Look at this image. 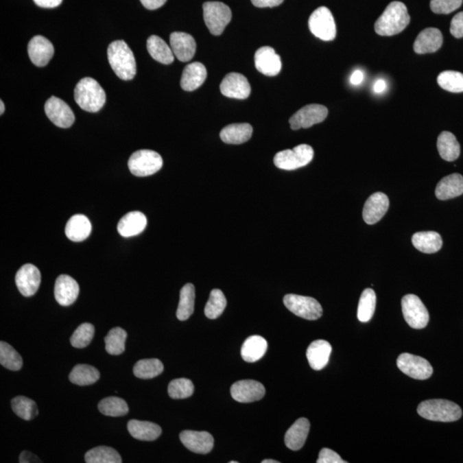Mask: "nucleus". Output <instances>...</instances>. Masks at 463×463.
<instances>
[{
    "label": "nucleus",
    "instance_id": "27",
    "mask_svg": "<svg viewBox=\"0 0 463 463\" xmlns=\"http://www.w3.org/2000/svg\"><path fill=\"white\" fill-rule=\"evenodd\" d=\"M207 78V70L204 64L194 62L185 67L182 73L180 85L185 91H193L202 86Z\"/></svg>",
    "mask_w": 463,
    "mask_h": 463
},
{
    "label": "nucleus",
    "instance_id": "34",
    "mask_svg": "<svg viewBox=\"0 0 463 463\" xmlns=\"http://www.w3.org/2000/svg\"><path fill=\"white\" fill-rule=\"evenodd\" d=\"M147 49L154 60L163 64H170L174 60V54L170 46L161 37L151 36L147 40Z\"/></svg>",
    "mask_w": 463,
    "mask_h": 463
},
{
    "label": "nucleus",
    "instance_id": "38",
    "mask_svg": "<svg viewBox=\"0 0 463 463\" xmlns=\"http://www.w3.org/2000/svg\"><path fill=\"white\" fill-rule=\"evenodd\" d=\"M87 463H121L122 458L116 449L108 446H98L85 454Z\"/></svg>",
    "mask_w": 463,
    "mask_h": 463
},
{
    "label": "nucleus",
    "instance_id": "4",
    "mask_svg": "<svg viewBox=\"0 0 463 463\" xmlns=\"http://www.w3.org/2000/svg\"><path fill=\"white\" fill-rule=\"evenodd\" d=\"M417 411L422 418L431 421L454 422L462 416V408L458 404L444 399L422 401Z\"/></svg>",
    "mask_w": 463,
    "mask_h": 463
},
{
    "label": "nucleus",
    "instance_id": "56",
    "mask_svg": "<svg viewBox=\"0 0 463 463\" xmlns=\"http://www.w3.org/2000/svg\"><path fill=\"white\" fill-rule=\"evenodd\" d=\"M364 80V73L361 71L357 70L351 75V78H350V82H351V84L353 85H359L361 84V82Z\"/></svg>",
    "mask_w": 463,
    "mask_h": 463
},
{
    "label": "nucleus",
    "instance_id": "28",
    "mask_svg": "<svg viewBox=\"0 0 463 463\" xmlns=\"http://www.w3.org/2000/svg\"><path fill=\"white\" fill-rule=\"evenodd\" d=\"M435 194L439 200H449L462 195L463 177L461 174H453L442 178L436 187Z\"/></svg>",
    "mask_w": 463,
    "mask_h": 463
},
{
    "label": "nucleus",
    "instance_id": "13",
    "mask_svg": "<svg viewBox=\"0 0 463 463\" xmlns=\"http://www.w3.org/2000/svg\"><path fill=\"white\" fill-rule=\"evenodd\" d=\"M47 118L60 128H69L75 122V115L70 106L55 96L47 99L44 106Z\"/></svg>",
    "mask_w": 463,
    "mask_h": 463
},
{
    "label": "nucleus",
    "instance_id": "60",
    "mask_svg": "<svg viewBox=\"0 0 463 463\" xmlns=\"http://www.w3.org/2000/svg\"><path fill=\"white\" fill-rule=\"evenodd\" d=\"M230 463H238V462H233V461H232V462H230Z\"/></svg>",
    "mask_w": 463,
    "mask_h": 463
},
{
    "label": "nucleus",
    "instance_id": "7",
    "mask_svg": "<svg viewBox=\"0 0 463 463\" xmlns=\"http://www.w3.org/2000/svg\"><path fill=\"white\" fill-rule=\"evenodd\" d=\"M204 19L209 32L219 36L232 20L229 7L222 2H205L202 5Z\"/></svg>",
    "mask_w": 463,
    "mask_h": 463
},
{
    "label": "nucleus",
    "instance_id": "33",
    "mask_svg": "<svg viewBox=\"0 0 463 463\" xmlns=\"http://www.w3.org/2000/svg\"><path fill=\"white\" fill-rule=\"evenodd\" d=\"M412 243L420 252L427 254L438 252L442 246L441 235L434 231L414 233Z\"/></svg>",
    "mask_w": 463,
    "mask_h": 463
},
{
    "label": "nucleus",
    "instance_id": "52",
    "mask_svg": "<svg viewBox=\"0 0 463 463\" xmlns=\"http://www.w3.org/2000/svg\"><path fill=\"white\" fill-rule=\"evenodd\" d=\"M254 5L259 8H267V7H276L280 5L284 0H250Z\"/></svg>",
    "mask_w": 463,
    "mask_h": 463
},
{
    "label": "nucleus",
    "instance_id": "3",
    "mask_svg": "<svg viewBox=\"0 0 463 463\" xmlns=\"http://www.w3.org/2000/svg\"><path fill=\"white\" fill-rule=\"evenodd\" d=\"M74 98L77 104L88 112L99 111L106 101L104 89L91 78H84L78 82L75 88Z\"/></svg>",
    "mask_w": 463,
    "mask_h": 463
},
{
    "label": "nucleus",
    "instance_id": "1",
    "mask_svg": "<svg viewBox=\"0 0 463 463\" xmlns=\"http://www.w3.org/2000/svg\"><path fill=\"white\" fill-rule=\"evenodd\" d=\"M410 23L407 6L399 1L391 2L375 23V31L382 36L400 34Z\"/></svg>",
    "mask_w": 463,
    "mask_h": 463
},
{
    "label": "nucleus",
    "instance_id": "51",
    "mask_svg": "<svg viewBox=\"0 0 463 463\" xmlns=\"http://www.w3.org/2000/svg\"><path fill=\"white\" fill-rule=\"evenodd\" d=\"M451 33L455 38L463 37V12L456 14L451 23Z\"/></svg>",
    "mask_w": 463,
    "mask_h": 463
},
{
    "label": "nucleus",
    "instance_id": "6",
    "mask_svg": "<svg viewBox=\"0 0 463 463\" xmlns=\"http://www.w3.org/2000/svg\"><path fill=\"white\" fill-rule=\"evenodd\" d=\"M163 166V158L156 151L141 150L130 156L128 167L136 177H146L157 173Z\"/></svg>",
    "mask_w": 463,
    "mask_h": 463
},
{
    "label": "nucleus",
    "instance_id": "57",
    "mask_svg": "<svg viewBox=\"0 0 463 463\" xmlns=\"http://www.w3.org/2000/svg\"><path fill=\"white\" fill-rule=\"evenodd\" d=\"M374 91L376 93H382L384 91H385L386 88V82L385 81L383 80V79H379V80H377L375 82V84H374Z\"/></svg>",
    "mask_w": 463,
    "mask_h": 463
},
{
    "label": "nucleus",
    "instance_id": "24",
    "mask_svg": "<svg viewBox=\"0 0 463 463\" xmlns=\"http://www.w3.org/2000/svg\"><path fill=\"white\" fill-rule=\"evenodd\" d=\"M309 431H310V422L307 418H298L286 432L285 444L292 451H300L307 441Z\"/></svg>",
    "mask_w": 463,
    "mask_h": 463
},
{
    "label": "nucleus",
    "instance_id": "44",
    "mask_svg": "<svg viewBox=\"0 0 463 463\" xmlns=\"http://www.w3.org/2000/svg\"><path fill=\"white\" fill-rule=\"evenodd\" d=\"M0 364L6 369L19 370L23 367V359L12 346L5 342H0Z\"/></svg>",
    "mask_w": 463,
    "mask_h": 463
},
{
    "label": "nucleus",
    "instance_id": "5",
    "mask_svg": "<svg viewBox=\"0 0 463 463\" xmlns=\"http://www.w3.org/2000/svg\"><path fill=\"white\" fill-rule=\"evenodd\" d=\"M313 156L314 150L310 145L300 144L293 150H285L277 153L274 157V163L280 169L295 170L307 166Z\"/></svg>",
    "mask_w": 463,
    "mask_h": 463
},
{
    "label": "nucleus",
    "instance_id": "9",
    "mask_svg": "<svg viewBox=\"0 0 463 463\" xmlns=\"http://www.w3.org/2000/svg\"><path fill=\"white\" fill-rule=\"evenodd\" d=\"M309 29L316 37L324 41H331L336 36L334 16L327 7H319L309 19Z\"/></svg>",
    "mask_w": 463,
    "mask_h": 463
},
{
    "label": "nucleus",
    "instance_id": "42",
    "mask_svg": "<svg viewBox=\"0 0 463 463\" xmlns=\"http://www.w3.org/2000/svg\"><path fill=\"white\" fill-rule=\"evenodd\" d=\"M127 333L122 328H113L105 337L106 352L111 355H119L125 351Z\"/></svg>",
    "mask_w": 463,
    "mask_h": 463
},
{
    "label": "nucleus",
    "instance_id": "30",
    "mask_svg": "<svg viewBox=\"0 0 463 463\" xmlns=\"http://www.w3.org/2000/svg\"><path fill=\"white\" fill-rule=\"evenodd\" d=\"M130 434L137 440L154 441L160 437L161 428L160 425L150 421L132 420L127 424Z\"/></svg>",
    "mask_w": 463,
    "mask_h": 463
},
{
    "label": "nucleus",
    "instance_id": "36",
    "mask_svg": "<svg viewBox=\"0 0 463 463\" xmlns=\"http://www.w3.org/2000/svg\"><path fill=\"white\" fill-rule=\"evenodd\" d=\"M195 297V287L193 284L187 283L181 288L180 303H178L176 313L178 320H187L193 314Z\"/></svg>",
    "mask_w": 463,
    "mask_h": 463
},
{
    "label": "nucleus",
    "instance_id": "59",
    "mask_svg": "<svg viewBox=\"0 0 463 463\" xmlns=\"http://www.w3.org/2000/svg\"><path fill=\"white\" fill-rule=\"evenodd\" d=\"M262 463H279L278 461H274V460L266 459L262 461Z\"/></svg>",
    "mask_w": 463,
    "mask_h": 463
},
{
    "label": "nucleus",
    "instance_id": "22",
    "mask_svg": "<svg viewBox=\"0 0 463 463\" xmlns=\"http://www.w3.org/2000/svg\"><path fill=\"white\" fill-rule=\"evenodd\" d=\"M170 47L174 56L182 62H188L194 57L197 44L191 34L184 32L171 33Z\"/></svg>",
    "mask_w": 463,
    "mask_h": 463
},
{
    "label": "nucleus",
    "instance_id": "35",
    "mask_svg": "<svg viewBox=\"0 0 463 463\" xmlns=\"http://www.w3.org/2000/svg\"><path fill=\"white\" fill-rule=\"evenodd\" d=\"M437 146L440 156L447 161H455L461 153L458 141L451 132H442L438 137Z\"/></svg>",
    "mask_w": 463,
    "mask_h": 463
},
{
    "label": "nucleus",
    "instance_id": "2",
    "mask_svg": "<svg viewBox=\"0 0 463 463\" xmlns=\"http://www.w3.org/2000/svg\"><path fill=\"white\" fill-rule=\"evenodd\" d=\"M110 65L122 80H132L136 73L135 57L128 45L122 40L113 41L108 48Z\"/></svg>",
    "mask_w": 463,
    "mask_h": 463
},
{
    "label": "nucleus",
    "instance_id": "47",
    "mask_svg": "<svg viewBox=\"0 0 463 463\" xmlns=\"http://www.w3.org/2000/svg\"><path fill=\"white\" fill-rule=\"evenodd\" d=\"M95 327L88 322L82 324L75 329L71 337V344L75 348H84L91 344L94 338Z\"/></svg>",
    "mask_w": 463,
    "mask_h": 463
},
{
    "label": "nucleus",
    "instance_id": "49",
    "mask_svg": "<svg viewBox=\"0 0 463 463\" xmlns=\"http://www.w3.org/2000/svg\"><path fill=\"white\" fill-rule=\"evenodd\" d=\"M462 0H431V9L436 14H449L461 7Z\"/></svg>",
    "mask_w": 463,
    "mask_h": 463
},
{
    "label": "nucleus",
    "instance_id": "41",
    "mask_svg": "<svg viewBox=\"0 0 463 463\" xmlns=\"http://www.w3.org/2000/svg\"><path fill=\"white\" fill-rule=\"evenodd\" d=\"M99 412L106 416L120 417L128 414L129 407L122 398L106 397L98 404Z\"/></svg>",
    "mask_w": 463,
    "mask_h": 463
},
{
    "label": "nucleus",
    "instance_id": "37",
    "mask_svg": "<svg viewBox=\"0 0 463 463\" xmlns=\"http://www.w3.org/2000/svg\"><path fill=\"white\" fill-rule=\"evenodd\" d=\"M99 372L95 367L79 364L72 369L69 379L77 385L86 386L97 382Z\"/></svg>",
    "mask_w": 463,
    "mask_h": 463
},
{
    "label": "nucleus",
    "instance_id": "26",
    "mask_svg": "<svg viewBox=\"0 0 463 463\" xmlns=\"http://www.w3.org/2000/svg\"><path fill=\"white\" fill-rule=\"evenodd\" d=\"M147 226L146 216L140 211H132L123 215L118 223V232L120 235L129 237L139 235Z\"/></svg>",
    "mask_w": 463,
    "mask_h": 463
},
{
    "label": "nucleus",
    "instance_id": "46",
    "mask_svg": "<svg viewBox=\"0 0 463 463\" xmlns=\"http://www.w3.org/2000/svg\"><path fill=\"white\" fill-rule=\"evenodd\" d=\"M438 84L449 92H463V74L454 71H442L438 75Z\"/></svg>",
    "mask_w": 463,
    "mask_h": 463
},
{
    "label": "nucleus",
    "instance_id": "21",
    "mask_svg": "<svg viewBox=\"0 0 463 463\" xmlns=\"http://www.w3.org/2000/svg\"><path fill=\"white\" fill-rule=\"evenodd\" d=\"M79 285L73 278L67 274H61L55 283L54 296L62 307H69L74 303L78 297Z\"/></svg>",
    "mask_w": 463,
    "mask_h": 463
},
{
    "label": "nucleus",
    "instance_id": "10",
    "mask_svg": "<svg viewBox=\"0 0 463 463\" xmlns=\"http://www.w3.org/2000/svg\"><path fill=\"white\" fill-rule=\"evenodd\" d=\"M401 308L405 320L411 328L421 329L427 327L430 318L429 312L416 295H405L401 300Z\"/></svg>",
    "mask_w": 463,
    "mask_h": 463
},
{
    "label": "nucleus",
    "instance_id": "32",
    "mask_svg": "<svg viewBox=\"0 0 463 463\" xmlns=\"http://www.w3.org/2000/svg\"><path fill=\"white\" fill-rule=\"evenodd\" d=\"M268 343L263 336H249L243 343L241 356L245 361L254 363L259 361L265 355Z\"/></svg>",
    "mask_w": 463,
    "mask_h": 463
},
{
    "label": "nucleus",
    "instance_id": "40",
    "mask_svg": "<svg viewBox=\"0 0 463 463\" xmlns=\"http://www.w3.org/2000/svg\"><path fill=\"white\" fill-rule=\"evenodd\" d=\"M376 303L375 292L372 288H366L364 290L359 298L358 312H357V317L359 322H367L372 319L375 312Z\"/></svg>",
    "mask_w": 463,
    "mask_h": 463
},
{
    "label": "nucleus",
    "instance_id": "15",
    "mask_svg": "<svg viewBox=\"0 0 463 463\" xmlns=\"http://www.w3.org/2000/svg\"><path fill=\"white\" fill-rule=\"evenodd\" d=\"M265 394V388L255 380H241L233 384L231 396L237 401L242 403H253L259 401Z\"/></svg>",
    "mask_w": 463,
    "mask_h": 463
},
{
    "label": "nucleus",
    "instance_id": "20",
    "mask_svg": "<svg viewBox=\"0 0 463 463\" xmlns=\"http://www.w3.org/2000/svg\"><path fill=\"white\" fill-rule=\"evenodd\" d=\"M255 67L261 73L268 77H274L280 73L281 61L279 55L271 47L259 48L255 54Z\"/></svg>",
    "mask_w": 463,
    "mask_h": 463
},
{
    "label": "nucleus",
    "instance_id": "50",
    "mask_svg": "<svg viewBox=\"0 0 463 463\" xmlns=\"http://www.w3.org/2000/svg\"><path fill=\"white\" fill-rule=\"evenodd\" d=\"M318 463H346L337 453L331 449L324 448L319 453Z\"/></svg>",
    "mask_w": 463,
    "mask_h": 463
},
{
    "label": "nucleus",
    "instance_id": "25",
    "mask_svg": "<svg viewBox=\"0 0 463 463\" xmlns=\"http://www.w3.org/2000/svg\"><path fill=\"white\" fill-rule=\"evenodd\" d=\"M332 352V346L324 340H318L308 346L307 357L312 369L320 370L329 363V356Z\"/></svg>",
    "mask_w": 463,
    "mask_h": 463
},
{
    "label": "nucleus",
    "instance_id": "8",
    "mask_svg": "<svg viewBox=\"0 0 463 463\" xmlns=\"http://www.w3.org/2000/svg\"><path fill=\"white\" fill-rule=\"evenodd\" d=\"M285 307L294 314L307 320H317L322 315L319 302L311 297L297 294H287L283 298Z\"/></svg>",
    "mask_w": 463,
    "mask_h": 463
},
{
    "label": "nucleus",
    "instance_id": "19",
    "mask_svg": "<svg viewBox=\"0 0 463 463\" xmlns=\"http://www.w3.org/2000/svg\"><path fill=\"white\" fill-rule=\"evenodd\" d=\"M27 53L31 62L38 67H46L54 54V45L41 36L32 38L27 46Z\"/></svg>",
    "mask_w": 463,
    "mask_h": 463
},
{
    "label": "nucleus",
    "instance_id": "54",
    "mask_svg": "<svg viewBox=\"0 0 463 463\" xmlns=\"http://www.w3.org/2000/svg\"><path fill=\"white\" fill-rule=\"evenodd\" d=\"M20 463L43 462L38 456L29 451H23L19 458Z\"/></svg>",
    "mask_w": 463,
    "mask_h": 463
},
{
    "label": "nucleus",
    "instance_id": "16",
    "mask_svg": "<svg viewBox=\"0 0 463 463\" xmlns=\"http://www.w3.org/2000/svg\"><path fill=\"white\" fill-rule=\"evenodd\" d=\"M40 279V272L38 268L27 263L21 267L16 272V287L23 296H33L39 289Z\"/></svg>",
    "mask_w": 463,
    "mask_h": 463
},
{
    "label": "nucleus",
    "instance_id": "18",
    "mask_svg": "<svg viewBox=\"0 0 463 463\" xmlns=\"http://www.w3.org/2000/svg\"><path fill=\"white\" fill-rule=\"evenodd\" d=\"M389 206V198L383 192H376L370 195L363 209L364 221L369 225L375 224L386 214Z\"/></svg>",
    "mask_w": 463,
    "mask_h": 463
},
{
    "label": "nucleus",
    "instance_id": "55",
    "mask_svg": "<svg viewBox=\"0 0 463 463\" xmlns=\"http://www.w3.org/2000/svg\"><path fill=\"white\" fill-rule=\"evenodd\" d=\"M63 0H34L36 5L43 8H55L61 5Z\"/></svg>",
    "mask_w": 463,
    "mask_h": 463
},
{
    "label": "nucleus",
    "instance_id": "29",
    "mask_svg": "<svg viewBox=\"0 0 463 463\" xmlns=\"http://www.w3.org/2000/svg\"><path fill=\"white\" fill-rule=\"evenodd\" d=\"M91 221L84 215H75L69 219L65 226V235L71 241L81 242L91 235Z\"/></svg>",
    "mask_w": 463,
    "mask_h": 463
},
{
    "label": "nucleus",
    "instance_id": "14",
    "mask_svg": "<svg viewBox=\"0 0 463 463\" xmlns=\"http://www.w3.org/2000/svg\"><path fill=\"white\" fill-rule=\"evenodd\" d=\"M222 94L226 97L245 99L250 95V85L245 75L231 72L226 75L219 85Z\"/></svg>",
    "mask_w": 463,
    "mask_h": 463
},
{
    "label": "nucleus",
    "instance_id": "12",
    "mask_svg": "<svg viewBox=\"0 0 463 463\" xmlns=\"http://www.w3.org/2000/svg\"><path fill=\"white\" fill-rule=\"evenodd\" d=\"M328 109L326 106L318 104L305 106L304 108L295 112L289 119L291 128H310L316 123H322L327 118Z\"/></svg>",
    "mask_w": 463,
    "mask_h": 463
},
{
    "label": "nucleus",
    "instance_id": "48",
    "mask_svg": "<svg viewBox=\"0 0 463 463\" xmlns=\"http://www.w3.org/2000/svg\"><path fill=\"white\" fill-rule=\"evenodd\" d=\"M168 394L173 399H185L194 392V384L190 379H178L171 381L168 385Z\"/></svg>",
    "mask_w": 463,
    "mask_h": 463
},
{
    "label": "nucleus",
    "instance_id": "23",
    "mask_svg": "<svg viewBox=\"0 0 463 463\" xmlns=\"http://www.w3.org/2000/svg\"><path fill=\"white\" fill-rule=\"evenodd\" d=\"M442 34L435 27L422 30L414 41V50L418 54H432L442 47Z\"/></svg>",
    "mask_w": 463,
    "mask_h": 463
},
{
    "label": "nucleus",
    "instance_id": "45",
    "mask_svg": "<svg viewBox=\"0 0 463 463\" xmlns=\"http://www.w3.org/2000/svg\"><path fill=\"white\" fill-rule=\"evenodd\" d=\"M226 307V298L222 291L213 289L207 304L205 305L204 313L209 319H215L219 317Z\"/></svg>",
    "mask_w": 463,
    "mask_h": 463
},
{
    "label": "nucleus",
    "instance_id": "17",
    "mask_svg": "<svg viewBox=\"0 0 463 463\" xmlns=\"http://www.w3.org/2000/svg\"><path fill=\"white\" fill-rule=\"evenodd\" d=\"M180 438L185 448L197 454H208L214 447V438L208 431H184Z\"/></svg>",
    "mask_w": 463,
    "mask_h": 463
},
{
    "label": "nucleus",
    "instance_id": "39",
    "mask_svg": "<svg viewBox=\"0 0 463 463\" xmlns=\"http://www.w3.org/2000/svg\"><path fill=\"white\" fill-rule=\"evenodd\" d=\"M163 362L158 359H141L133 367V373L141 379H151L163 372Z\"/></svg>",
    "mask_w": 463,
    "mask_h": 463
},
{
    "label": "nucleus",
    "instance_id": "58",
    "mask_svg": "<svg viewBox=\"0 0 463 463\" xmlns=\"http://www.w3.org/2000/svg\"><path fill=\"white\" fill-rule=\"evenodd\" d=\"M5 112V104H3V101L0 102V115H3Z\"/></svg>",
    "mask_w": 463,
    "mask_h": 463
},
{
    "label": "nucleus",
    "instance_id": "11",
    "mask_svg": "<svg viewBox=\"0 0 463 463\" xmlns=\"http://www.w3.org/2000/svg\"><path fill=\"white\" fill-rule=\"evenodd\" d=\"M396 364L401 372L414 379H428L434 373V368L428 360L411 353H401Z\"/></svg>",
    "mask_w": 463,
    "mask_h": 463
},
{
    "label": "nucleus",
    "instance_id": "43",
    "mask_svg": "<svg viewBox=\"0 0 463 463\" xmlns=\"http://www.w3.org/2000/svg\"><path fill=\"white\" fill-rule=\"evenodd\" d=\"M14 413L24 420H31L39 414L36 401L26 396H16L12 401Z\"/></svg>",
    "mask_w": 463,
    "mask_h": 463
},
{
    "label": "nucleus",
    "instance_id": "31",
    "mask_svg": "<svg viewBox=\"0 0 463 463\" xmlns=\"http://www.w3.org/2000/svg\"><path fill=\"white\" fill-rule=\"evenodd\" d=\"M252 126L250 123H232L222 130L219 136L226 143L241 144L252 137Z\"/></svg>",
    "mask_w": 463,
    "mask_h": 463
},
{
    "label": "nucleus",
    "instance_id": "53",
    "mask_svg": "<svg viewBox=\"0 0 463 463\" xmlns=\"http://www.w3.org/2000/svg\"><path fill=\"white\" fill-rule=\"evenodd\" d=\"M143 5L147 10H156L165 5L167 0H140Z\"/></svg>",
    "mask_w": 463,
    "mask_h": 463
}]
</instances>
